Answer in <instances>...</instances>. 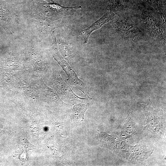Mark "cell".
Returning <instances> with one entry per match:
<instances>
[{"label": "cell", "mask_w": 166, "mask_h": 166, "mask_svg": "<svg viewBox=\"0 0 166 166\" xmlns=\"http://www.w3.org/2000/svg\"><path fill=\"white\" fill-rule=\"evenodd\" d=\"M139 9L141 22L145 29L155 40L165 42V30L148 11L140 7Z\"/></svg>", "instance_id": "1"}, {"label": "cell", "mask_w": 166, "mask_h": 166, "mask_svg": "<svg viewBox=\"0 0 166 166\" xmlns=\"http://www.w3.org/2000/svg\"><path fill=\"white\" fill-rule=\"evenodd\" d=\"M114 27L116 31L123 38L136 41L141 38L143 33L130 19L125 17L116 21Z\"/></svg>", "instance_id": "2"}, {"label": "cell", "mask_w": 166, "mask_h": 166, "mask_svg": "<svg viewBox=\"0 0 166 166\" xmlns=\"http://www.w3.org/2000/svg\"><path fill=\"white\" fill-rule=\"evenodd\" d=\"M115 15V14L111 11L108 12L89 27L80 31L78 35L83 38L84 43L88 42L89 37L93 32L100 29L104 24L113 19Z\"/></svg>", "instance_id": "3"}, {"label": "cell", "mask_w": 166, "mask_h": 166, "mask_svg": "<svg viewBox=\"0 0 166 166\" xmlns=\"http://www.w3.org/2000/svg\"><path fill=\"white\" fill-rule=\"evenodd\" d=\"M56 81L57 87L61 94L65 95L73 101L83 99L78 97L70 87L64 82L60 76L57 77Z\"/></svg>", "instance_id": "4"}, {"label": "cell", "mask_w": 166, "mask_h": 166, "mask_svg": "<svg viewBox=\"0 0 166 166\" xmlns=\"http://www.w3.org/2000/svg\"><path fill=\"white\" fill-rule=\"evenodd\" d=\"M88 108V105L81 103L75 105L72 110V116L76 123L81 122L84 120V114Z\"/></svg>", "instance_id": "5"}, {"label": "cell", "mask_w": 166, "mask_h": 166, "mask_svg": "<svg viewBox=\"0 0 166 166\" xmlns=\"http://www.w3.org/2000/svg\"><path fill=\"white\" fill-rule=\"evenodd\" d=\"M109 8L111 11L116 14L119 18L125 17L124 14L123 6L120 0H109Z\"/></svg>", "instance_id": "6"}, {"label": "cell", "mask_w": 166, "mask_h": 166, "mask_svg": "<svg viewBox=\"0 0 166 166\" xmlns=\"http://www.w3.org/2000/svg\"><path fill=\"white\" fill-rule=\"evenodd\" d=\"M147 2L151 5L159 14L163 22L165 24L166 15L163 10L159 5L158 0H142Z\"/></svg>", "instance_id": "7"}]
</instances>
